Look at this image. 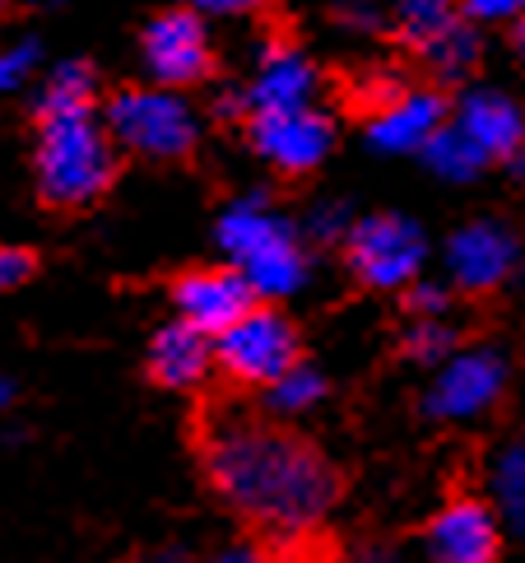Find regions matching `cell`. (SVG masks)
Masks as SVG:
<instances>
[{
  "mask_svg": "<svg viewBox=\"0 0 525 563\" xmlns=\"http://www.w3.org/2000/svg\"><path fill=\"white\" fill-rule=\"evenodd\" d=\"M33 70H37V43L33 37L29 43H19V47H0V93L24 89Z\"/></svg>",
  "mask_w": 525,
  "mask_h": 563,
  "instance_id": "484cf974",
  "label": "cell"
},
{
  "mask_svg": "<svg viewBox=\"0 0 525 563\" xmlns=\"http://www.w3.org/2000/svg\"><path fill=\"white\" fill-rule=\"evenodd\" d=\"M447 117H451V93L442 89V85H414L395 98V103H387L377 117H368L362 122V131H368L372 140V150L381 154H423V145L447 126Z\"/></svg>",
  "mask_w": 525,
  "mask_h": 563,
  "instance_id": "9a60e30c",
  "label": "cell"
},
{
  "mask_svg": "<svg viewBox=\"0 0 525 563\" xmlns=\"http://www.w3.org/2000/svg\"><path fill=\"white\" fill-rule=\"evenodd\" d=\"M316 85L321 75L308 62V52L289 37H270L266 52H260V66L252 75V85L242 89L237 98H228L224 112L228 117H252V112H275V108H302V103H316Z\"/></svg>",
  "mask_w": 525,
  "mask_h": 563,
  "instance_id": "5bb4252c",
  "label": "cell"
},
{
  "mask_svg": "<svg viewBox=\"0 0 525 563\" xmlns=\"http://www.w3.org/2000/svg\"><path fill=\"white\" fill-rule=\"evenodd\" d=\"M139 563H196L187 550H177V545H164V550H154V554H145Z\"/></svg>",
  "mask_w": 525,
  "mask_h": 563,
  "instance_id": "4dcf8cb0",
  "label": "cell"
},
{
  "mask_svg": "<svg viewBox=\"0 0 525 563\" xmlns=\"http://www.w3.org/2000/svg\"><path fill=\"white\" fill-rule=\"evenodd\" d=\"M200 471L214 498L260 545H308L326 531L345 475L302 433L266 410H224L200 429Z\"/></svg>",
  "mask_w": 525,
  "mask_h": 563,
  "instance_id": "6da1fadb",
  "label": "cell"
},
{
  "mask_svg": "<svg viewBox=\"0 0 525 563\" xmlns=\"http://www.w3.org/2000/svg\"><path fill=\"white\" fill-rule=\"evenodd\" d=\"M502 545L507 527L489 494H451L418 531L423 563H498Z\"/></svg>",
  "mask_w": 525,
  "mask_h": 563,
  "instance_id": "7c38bea8",
  "label": "cell"
},
{
  "mask_svg": "<svg viewBox=\"0 0 525 563\" xmlns=\"http://www.w3.org/2000/svg\"><path fill=\"white\" fill-rule=\"evenodd\" d=\"M442 279L451 285L456 298H493L512 289L525 271V243L507 219H470V224L451 229L447 247H442Z\"/></svg>",
  "mask_w": 525,
  "mask_h": 563,
  "instance_id": "9c48e42d",
  "label": "cell"
},
{
  "mask_svg": "<svg viewBox=\"0 0 525 563\" xmlns=\"http://www.w3.org/2000/svg\"><path fill=\"white\" fill-rule=\"evenodd\" d=\"M145 373L154 387L164 391H200L214 373V335L196 331L191 321H164L154 335H149V350H145Z\"/></svg>",
  "mask_w": 525,
  "mask_h": 563,
  "instance_id": "e0dca14e",
  "label": "cell"
},
{
  "mask_svg": "<svg viewBox=\"0 0 525 563\" xmlns=\"http://www.w3.org/2000/svg\"><path fill=\"white\" fill-rule=\"evenodd\" d=\"M205 563H279L270 545H260V540H237V545H224L219 554H210Z\"/></svg>",
  "mask_w": 525,
  "mask_h": 563,
  "instance_id": "f1b7e54d",
  "label": "cell"
},
{
  "mask_svg": "<svg viewBox=\"0 0 525 563\" xmlns=\"http://www.w3.org/2000/svg\"><path fill=\"white\" fill-rule=\"evenodd\" d=\"M116 177L121 150L103 122V108L37 117L33 122V183L47 210H89L116 187Z\"/></svg>",
  "mask_w": 525,
  "mask_h": 563,
  "instance_id": "7a4b0ae2",
  "label": "cell"
},
{
  "mask_svg": "<svg viewBox=\"0 0 525 563\" xmlns=\"http://www.w3.org/2000/svg\"><path fill=\"white\" fill-rule=\"evenodd\" d=\"M345 271L354 275V285L372 294H405L414 279H423L428 266V233H423L410 214H354V224L339 243Z\"/></svg>",
  "mask_w": 525,
  "mask_h": 563,
  "instance_id": "52a82bcc",
  "label": "cell"
},
{
  "mask_svg": "<svg viewBox=\"0 0 525 563\" xmlns=\"http://www.w3.org/2000/svg\"><path fill=\"white\" fill-rule=\"evenodd\" d=\"M387 33L442 89L470 85L483 62V29L470 24L460 0H391Z\"/></svg>",
  "mask_w": 525,
  "mask_h": 563,
  "instance_id": "277c9868",
  "label": "cell"
},
{
  "mask_svg": "<svg viewBox=\"0 0 525 563\" xmlns=\"http://www.w3.org/2000/svg\"><path fill=\"white\" fill-rule=\"evenodd\" d=\"M428 373L433 377H428L423 400H418L423 419H428V424L460 429V424L489 419L502 400H507L516 364H512L507 350L493 345V340H474V345L460 340V345Z\"/></svg>",
  "mask_w": 525,
  "mask_h": 563,
  "instance_id": "8992f818",
  "label": "cell"
},
{
  "mask_svg": "<svg viewBox=\"0 0 525 563\" xmlns=\"http://www.w3.org/2000/svg\"><path fill=\"white\" fill-rule=\"evenodd\" d=\"M168 303H172V317L191 321V327L205 331V335H219V331H228L242 312H252L260 298L237 266L214 261V266L177 271L172 285H168Z\"/></svg>",
  "mask_w": 525,
  "mask_h": 563,
  "instance_id": "4fadbf2b",
  "label": "cell"
},
{
  "mask_svg": "<svg viewBox=\"0 0 525 563\" xmlns=\"http://www.w3.org/2000/svg\"><path fill=\"white\" fill-rule=\"evenodd\" d=\"M177 5H191L196 14H219V19H247V14H266L275 0H177Z\"/></svg>",
  "mask_w": 525,
  "mask_h": 563,
  "instance_id": "83f0119b",
  "label": "cell"
},
{
  "mask_svg": "<svg viewBox=\"0 0 525 563\" xmlns=\"http://www.w3.org/2000/svg\"><path fill=\"white\" fill-rule=\"evenodd\" d=\"M345 563H400V550L391 545V540H362V545L349 550Z\"/></svg>",
  "mask_w": 525,
  "mask_h": 563,
  "instance_id": "f546056e",
  "label": "cell"
},
{
  "mask_svg": "<svg viewBox=\"0 0 525 563\" xmlns=\"http://www.w3.org/2000/svg\"><path fill=\"white\" fill-rule=\"evenodd\" d=\"M489 503L498 508L502 527L525 540V433L507 438L493 452L489 466Z\"/></svg>",
  "mask_w": 525,
  "mask_h": 563,
  "instance_id": "d6986e66",
  "label": "cell"
},
{
  "mask_svg": "<svg viewBox=\"0 0 525 563\" xmlns=\"http://www.w3.org/2000/svg\"><path fill=\"white\" fill-rule=\"evenodd\" d=\"M242 131H247L252 150L266 158L279 177H289V183L312 177L335 150V122L316 103L252 112V117H242Z\"/></svg>",
  "mask_w": 525,
  "mask_h": 563,
  "instance_id": "8fae6325",
  "label": "cell"
},
{
  "mask_svg": "<svg viewBox=\"0 0 525 563\" xmlns=\"http://www.w3.org/2000/svg\"><path fill=\"white\" fill-rule=\"evenodd\" d=\"M460 345V331L451 317H405V331H400V354L410 364L437 368L442 358Z\"/></svg>",
  "mask_w": 525,
  "mask_h": 563,
  "instance_id": "7402d4cb",
  "label": "cell"
},
{
  "mask_svg": "<svg viewBox=\"0 0 525 563\" xmlns=\"http://www.w3.org/2000/svg\"><path fill=\"white\" fill-rule=\"evenodd\" d=\"M139 62H145L149 79L164 89H200L219 75V52L205 14L191 5H164L145 29H139Z\"/></svg>",
  "mask_w": 525,
  "mask_h": 563,
  "instance_id": "30bf717a",
  "label": "cell"
},
{
  "mask_svg": "<svg viewBox=\"0 0 525 563\" xmlns=\"http://www.w3.org/2000/svg\"><path fill=\"white\" fill-rule=\"evenodd\" d=\"M460 10L479 29H507L512 19L525 14V0H460Z\"/></svg>",
  "mask_w": 525,
  "mask_h": 563,
  "instance_id": "4316f807",
  "label": "cell"
},
{
  "mask_svg": "<svg viewBox=\"0 0 525 563\" xmlns=\"http://www.w3.org/2000/svg\"><path fill=\"white\" fill-rule=\"evenodd\" d=\"M331 10H335V19H339V24H349V29L387 33L391 0H331Z\"/></svg>",
  "mask_w": 525,
  "mask_h": 563,
  "instance_id": "cb8c5ba5",
  "label": "cell"
},
{
  "mask_svg": "<svg viewBox=\"0 0 525 563\" xmlns=\"http://www.w3.org/2000/svg\"><path fill=\"white\" fill-rule=\"evenodd\" d=\"M502 168L512 173V183H521V187H525V145H521V150H516V154H512V158H507V164H502Z\"/></svg>",
  "mask_w": 525,
  "mask_h": 563,
  "instance_id": "d6a6232c",
  "label": "cell"
},
{
  "mask_svg": "<svg viewBox=\"0 0 525 563\" xmlns=\"http://www.w3.org/2000/svg\"><path fill=\"white\" fill-rule=\"evenodd\" d=\"M10 400H14V382L0 373V406H10Z\"/></svg>",
  "mask_w": 525,
  "mask_h": 563,
  "instance_id": "836d02e7",
  "label": "cell"
},
{
  "mask_svg": "<svg viewBox=\"0 0 525 563\" xmlns=\"http://www.w3.org/2000/svg\"><path fill=\"white\" fill-rule=\"evenodd\" d=\"M451 303H456V294L447 279H414V285L400 294V308H405V317H451Z\"/></svg>",
  "mask_w": 525,
  "mask_h": 563,
  "instance_id": "603a6c76",
  "label": "cell"
},
{
  "mask_svg": "<svg viewBox=\"0 0 525 563\" xmlns=\"http://www.w3.org/2000/svg\"><path fill=\"white\" fill-rule=\"evenodd\" d=\"M103 108V75L89 62H60L43 89L33 98V122L37 117H60V112H93Z\"/></svg>",
  "mask_w": 525,
  "mask_h": 563,
  "instance_id": "ac0fdd59",
  "label": "cell"
},
{
  "mask_svg": "<svg viewBox=\"0 0 525 563\" xmlns=\"http://www.w3.org/2000/svg\"><path fill=\"white\" fill-rule=\"evenodd\" d=\"M418 158L442 177V183H474V177H483V173L493 168L474 140L460 135V131L451 126V117H447V126H442V131L428 140V145H423Z\"/></svg>",
  "mask_w": 525,
  "mask_h": 563,
  "instance_id": "44dd1931",
  "label": "cell"
},
{
  "mask_svg": "<svg viewBox=\"0 0 525 563\" xmlns=\"http://www.w3.org/2000/svg\"><path fill=\"white\" fill-rule=\"evenodd\" d=\"M293 364H302V331L279 303H256L214 335V373L242 391H266Z\"/></svg>",
  "mask_w": 525,
  "mask_h": 563,
  "instance_id": "ba28073f",
  "label": "cell"
},
{
  "mask_svg": "<svg viewBox=\"0 0 525 563\" xmlns=\"http://www.w3.org/2000/svg\"><path fill=\"white\" fill-rule=\"evenodd\" d=\"M219 247L224 261L247 275L260 303H284V298L302 294L312 279V247L289 214H279L270 200L242 196L219 214Z\"/></svg>",
  "mask_w": 525,
  "mask_h": 563,
  "instance_id": "3957f363",
  "label": "cell"
},
{
  "mask_svg": "<svg viewBox=\"0 0 525 563\" xmlns=\"http://www.w3.org/2000/svg\"><path fill=\"white\" fill-rule=\"evenodd\" d=\"M103 122L126 150L149 164H187L200 150V117L177 89L164 85H126L103 98Z\"/></svg>",
  "mask_w": 525,
  "mask_h": 563,
  "instance_id": "5b68a950",
  "label": "cell"
},
{
  "mask_svg": "<svg viewBox=\"0 0 525 563\" xmlns=\"http://www.w3.org/2000/svg\"><path fill=\"white\" fill-rule=\"evenodd\" d=\"M451 126L470 135L493 168H502L525 145V108L498 89H466L451 98Z\"/></svg>",
  "mask_w": 525,
  "mask_h": 563,
  "instance_id": "2e32d148",
  "label": "cell"
},
{
  "mask_svg": "<svg viewBox=\"0 0 525 563\" xmlns=\"http://www.w3.org/2000/svg\"><path fill=\"white\" fill-rule=\"evenodd\" d=\"M507 43H512V52H516V62L525 66V14L507 24Z\"/></svg>",
  "mask_w": 525,
  "mask_h": 563,
  "instance_id": "1f68e13d",
  "label": "cell"
},
{
  "mask_svg": "<svg viewBox=\"0 0 525 563\" xmlns=\"http://www.w3.org/2000/svg\"><path fill=\"white\" fill-rule=\"evenodd\" d=\"M37 266H43V261H37L33 247H10V243H0V294L33 285Z\"/></svg>",
  "mask_w": 525,
  "mask_h": 563,
  "instance_id": "d4e9b609",
  "label": "cell"
},
{
  "mask_svg": "<svg viewBox=\"0 0 525 563\" xmlns=\"http://www.w3.org/2000/svg\"><path fill=\"white\" fill-rule=\"evenodd\" d=\"M326 377H321L308 358L302 364H293L279 382H270L266 391H260V410L275 415V419H284V424H293V419H308L321 400H326Z\"/></svg>",
  "mask_w": 525,
  "mask_h": 563,
  "instance_id": "ffe728a7",
  "label": "cell"
},
{
  "mask_svg": "<svg viewBox=\"0 0 525 563\" xmlns=\"http://www.w3.org/2000/svg\"><path fill=\"white\" fill-rule=\"evenodd\" d=\"M10 5H14V0H0V19H5V14H10Z\"/></svg>",
  "mask_w": 525,
  "mask_h": 563,
  "instance_id": "e575fe53",
  "label": "cell"
}]
</instances>
